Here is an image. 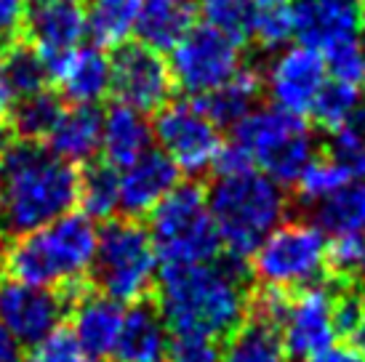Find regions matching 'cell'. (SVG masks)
<instances>
[{
  "instance_id": "7bdbcfd3",
  "label": "cell",
  "mask_w": 365,
  "mask_h": 362,
  "mask_svg": "<svg viewBox=\"0 0 365 362\" xmlns=\"http://www.w3.org/2000/svg\"><path fill=\"white\" fill-rule=\"evenodd\" d=\"M21 343L14 338V333L0 322V362H21Z\"/></svg>"
},
{
  "instance_id": "cb8c5ba5",
  "label": "cell",
  "mask_w": 365,
  "mask_h": 362,
  "mask_svg": "<svg viewBox=\"0 0 365 362\" xmlns=\"http://www.w3.org/2000/svg\"><path fill=\"white\" fill-rule=\"evenodd\" d=\"M264 88V78L251 67L235 75L232 81H227L222 88L211 90L203 99H195L200 104V110L211 118L216 128H235L256 110L259 96Z\"/></svg>"
},
{
  "instance_id": "60d3db41",
  "label": "cell",
  "mask_w": 365,
  "mask_h": 362,
  "mask_svg": "<svg viewBox=\"0 0 365 362\" xmlns=\"http://www.w3.org/2000/svg\"><path fill=\"white\" fill-rule=\"evenodd\" d=\"M27 0H0V43L14 41V35L24 27Z\"/></svg>"
},
{
  "instance_id": "4dcf8cb0",
  "label": "cell",
  "mask_w": 365,
  "mask_h": 362,
  "mask_svg": "<svg viewBox=\"0 0 365 362\" xmlns=\"http://www.w3.org/2000/svg\"><path fill=\"white\" fill-rule=\"evenodd\" d=\"M200 14L205 27L227 35L237 46L248 43L254 35L256 0H200Z\"/></svg>"
},
{
  "instance_id": "5bb4252c",
  "label": "cell",
  "mask_w": 365,
  "mask_h": 362,
  "mask_svg": "<svg viewBox=\"0 0 365 362\" xmlns=\"http://www.w3.org/2000/svg\"><path fill=\"white\" fill-rule=\"evenodd\" d=\"M70 309V296L53 288H38L19 280L0 285V322L19 343H35L59 328Z\"/></svg>"
},
{
  "instance_id": "6da1fadb",
  "label": "cell",
  "mask_w": 365,
  "mask_h": 362,
  "mask_svg": "<svg viewBox=\"0 0 365 362\" xmlns=\"http://www.w3.org/2000/svg\"><path fill=\"white\" fill-rule=\"evenodd\" d=\"M248 291L240 262H203L163 267L158 309L173 333L232 336L248 314Z\"/></svg>"
},
{
  "instance_id": "f6af8a7d",
  "label": "cell",
  "mask_w": 365,
  "mask_h": 362,
  "mask_svg": "<svg viewBox=\"0 0 365 362\" xmlns=\"http://www.w3.org/2000/svg\"><path fill=\"white\" fill-rule=\"evenodd\" d=\"M355 277L360 280V285L365 288V234H363V251H360V264H357Z\"/></svg>"
},
{
  "instance_id": "ee69618b",
  "label": "cell",
  "mask_w": 365,
  "mask_h": 362,
  "mask_svg": "<svg viewBox=\"0 0 365 362\" xmlns=\"http://www.w3.org/2000/svg\"><path fill=\"white\" fill-rule=\"evenodd\" d=\"M6 104H3V99H0V150L6 147V133H9V120H6Z\"/></svg>"
},
{
  "instance_id": "8992f818",
  "label": "cell",
  "mask_w": 365,
  "mask_h": 362,
  "mask_svg": "<svg viewBox=\"0 0 365 362\" xmlns=\"http://www.w3.org/2000/svg\"><path fill=\"white\" fill-rule=\"evenodd\" d=\"M147 232L163 267L213 262L222 248L208 197L195 184H179L150 213Z\"/></svg>"
},
{
  "instance_id": "e575fe53",
  "label": "cell",
  "mask_w": 365,
  "mask_h": 362,
  "mask_svg": "<svg viewBox=\"0 0 365 362\" xmlns=\"http://www.w3.org/2000/svg\"><path fill=\"white\" fill-rule=\"evenodd\" d=\"M323 59L331 81L349 83V86L365 83V46L360 43V38L331 46L328 51H323Z\"/></svg>"
},
{
  "instance_id": "f1b7e54d",
  "label": "cell",
  "mask_w": 365,
  "mask_h": 362,
  "mask_svg": "<svg viewBox=\"0 0 365 362\" xmlns=\"http://www.w3.org/2000/svg\"><path fill=\"white\" fill-rule=\"evenodd\" d=\"M64 104L53 90L43 88L27 99L11 104V128L19 133L21 141L48 139L53 125L59 123Z\"/></svg>"
},
{
  "instance_id": "d4e9b609",
  "label": "cell",
  "mask_w": 365,
  "mask_h": 362,
  "mask_svg": "<svg viewBox=\"0 0 365 362\" xmlns=\"http://www.w3.org/2000/svg\"><path fill=\"white\" fill-rule=\"evenodd\" d=\"M312 224L325 237H363L365 234V179L349 181L339 192L312 205Z\"/></svg>"
},
{
  "instance_id": "e0dca14e",
  "label": "cell",
  "mask_w": 365,
  "mask_h": 362,
  "mask_svg": "<svg viewBox=\"0 0 365 362\" xmlns=\"http://www.w3.org/2000/svg\"><path fill=\"white\" fill-rule=\"evenodd\" d=\"M182 171L160 150H147L120 171V211L128 219L150 216L176 187Z\"/></svg>"
},
{
  "instance_id": "7a4b0ae2",
  "label": "cell",
  "mask_w": 365,
  "mask_h": 362,
  "mask_svg": "<svg viewBox=\"0 0 365 362\" xmlns=\"http://www.w3.org/2000/svg\"><path fill=\"white\" fill-rule=\"evenodd\" d=\"M78 202V171L41 141L0 150V232L30 234L67 216Z\"/></svg>"
},
{
  "instance_id": "4fadbf2b",
  "label": "cell",
  "mask_w": 365,
  "mask_h": 362,
  "mask_svg": "<svg viewBox=\"0 0 365 362\" xmlns=\"http://www.w3.org/2000/svg\"><path fill=\"white\" fill-rule=\"evenodd\" d=\"M24 32L46 70L81 48L88 35V9L83 0H27Z\"/></svg>"
},
{
  "instance_id": "836d02e7",
  "label": "cell",
  "mask_w": 365,
  "mask_h": 362,
  "mask_svg": "<svg viewBox=\"0 0 365 362\" xmlns=\"http://www.w3.org/2000/svg\"><path fill=\"white\" fill-rule=\"evenodd\" d=\"M291 38H294L291 0H256L251 41H256L267 51H280Z\"/></svg>"
},
{
  "instance_id": "83f0119b",
  "label": "cell",
  "mask_w": 365,
  "mask_h": 362,
  "mask_svg": "<svg viewBox=\"0 0 365 362\" xmlns=\"http://www.w3.org/2000/svg\"><path fill=\"white\" fill-rule=\"evenodd\" d=\"M222 362H291L280 331L259 320L243 322L222 346Z\"/></svg>"
},
{
  "instance_id": "f546056e",
  "label": "cell",
  "mask_w": 365,
  "mask_h": 362,
  "mask_svg": "<svg viewBox=\"0 0 365 362\" xmlns=\"http://www.w3.org/2000/svg\"><path fill=\"white\" fill-rule=\"evenodd\" d=\"M139 0H93L88 9V35L93 38V46H120L128 41L136 24Z\"/></svg>"
},
{
  "instance_id": "44dd1931",
  "label": "cell",
  "mask_w": 365,
  "mask_h": 362,
  "mask_svg": "<svg viewBox=\"0 0 365 362\" xmlns=\"http://www.w3.org/2000/svg\"><path fill=\"white\" fill-rule=\"evenodd\" d=\"M104 112L88 104H72L61 112L48 136V150L70 165H88L102 152Z\"/></svg>"
},
{
  "instance_id": "2e32d148",
  "label": "cell",
  "mask_w": 365,
  "mask_h": 362,
  "mask_svg": "<svg viewBox=\"0 0 365 362\" xmlns=\"http://www.w3.org/2000/svg\"><path fill=\"white\" fill-rule=\"evenodd\" d=\"M291 24L299 46L323 53L360 35L363 9L357 0H291Z\"/></svg>"
},
{
  "instance_id": "d6986e66",
  "label": "cell",
  "mask_w": 365,
  "mask_h": 362,
  "mask_svg": "<svg viewBox=\"0 0 365 362\" xmlns=\"http://www.w3.org/2000/svg\"><path fill=\"white\" fill-rule=\"evenodd\" d=\"M48 78L59 86L67 101L96 107L112 90L110 56L99 46H81L67 53L59 64H53Z\"/></svg>"
},
{
  "instance_id": "ab89813d",
  "label": "cell",
  "mask_w": 365,
  "mask_h": 362,
  "mask_svg": "<svg viewBox=\"0 0 365 362\" xmlns=\"http://www.w3.org/2000/svg\"><path fill=\"white\" fill-rule=\"evenodd\" d=\"M363 237H334L328 242V269L339 277H352L360 264Z\"/></svg>"
},
{
  "instance_id": "d590c367",
  "label": "cell",
  "mask_w": 365,
  "mask_h": 362,
  "mask_svg": "<svg viewBox=\"0 0 365 362\" xmlns=\"http://www.w3.org/2000/svg\"><path fill=\"white\" fill-rule=\"evenodd\" d=\"M21 362H86V354H83L72 328L59 325L48 336H43L41 341L30 343Z\"/></svg>"
},
{
  "instance_id": "8d00e7d4",
  "label": "cell",
  "mask_w": 365,
  "mask_h": 362,
  "mask_svg": "<svg viewBox=\"0 0 365 362\" xmlns=\"http://www.w3.org/2000/svg\"><path fill=\"white\" fill-rule=\"evenodd\" d=\"M334 325L336 336L355 341L365 325V288L344 285L334 291Z\"/></svg>"
},
{
  "instance_id": "d6a6232c",
  "label": "cell",
  "mask_w": 365,
  "mask_h": 362,
  "mask_svg": "<svg viewBox=\"0 0 365 362\" xmlns=\"http://www.w3.org/2000/svg\"><path fill=\"white\" fill-rule=\"evenodd\" d=\"M349 181H355V179H352V173L346 171L341 162L336 160V157H331L328 152H325V155L317 152V157H314V160L307 165V171L302 173L296 190H299V197H302V200L314 205V202H320L323 197H328V195L339 192L341 187H346Z\"/></svg>"
},
{
  "instance_id": "681fc988",
  "label": "cell",
  "mask_w": 365,
  "mask_h": 362,
  "mask_svg": "<svg viewBox=\"0 0 365 362\" xmlns=\"http://www.w3.org/2000/svg\"><path fill=\"white\" fill-rule=\"evenodd\" d=\"M86 362H104V360H86Z\"/></svg>"
},
{
  "instance_id": "7402d4cb",
  "label": "cell",
  "mask_w": 365,
  "mask_h": 362,
  "mask_svg": "<svg viewBox=\"0 0 365 362\" xmlns=\"http://www.w3.org/2000/svg\"><path fill=\"white\" fill-rule=\"evenodd\" d=\"M195 0H139L133 32L155 51H171L195 27Z\"/></svg>"
},
{
  "instance_id": "484cf974",
  "label": "cell",
  "mask_w": 365,
  "mask_h": 362,
  "mask_svg": "<svg viewBox=\"0 0 365 362\" xmlns=\"http://www.w3.org/2000/svg\"><path fill=\"white\" fill-rule=\"evenodd\" d=\"M46 83L48 70L32 46L14 41L0 46V99L6 107L43 90Z\"/></svg>"
},
{
  "instance_id": "7c38bea8",
  "label": "cell",
  "mask_w": 365,
  "mask_h": 362,
  "mask_svg": "<svg viewBox=\"0 0 365 362\" xmlns=\"http://www.w3.org/2000/svg\"><path fill=\"white\" fill-rule=\"evenodd\" d=\"M325 83H328V67L323 53L299 43L277 51L264 70V86L272 99V107L299 118H304L312 110Z\"/></svg>"
},
{
  "instance_id": "30bf717a",
  "label": "cell",
  "mask_w": 365,
  "mask_h": 362,
  "mask_svg": "<svg viewBox=\"0 0 365 362\" xmlns=\"http://www.w3.org/2000/svg\"><path fill=\"white\" fill-rule=\"evenodd\" d=\"M168 67L173 86H179L192 99H203L243 70L240 46L222 32L200 24L173 46Z\"/></svg>"
},
{
  "instance_id": "f35d334b",
  "label": "cell",
  "mask_w": 365,
  "mask_h": 362,
  "mask_svg": "<svg viewBox=\"0 0 365 362\" xmlns=\"http://www.w3.org/2000/svg\"><path fill=\"white\" fill-rule=\"evenodd\" d=\"M288 309H291L288 291H280V288L262 285V291L248 299V314H251V320L264 322V325H269L274 331H280Z\"/></svg>"
},
{
  "instance_id": "b9f144b4",
  "label": "cell",
  "mask_w": 365,
  "mask_h": 362,
  "mask_svg": "<svg viewBox=\"0 0 365 362\" xmlns=\"http://www.w3.org/2000/svg\"><path fill=\"white\" fill-rule=\"evenodd\" d=\"M304 362H365L363 352L357 346H349V343H334L323 352L312 354L309 360Z\"/></svg>"
},
{
  "instance_id": "3957f363",
  "label": "cell",
  "mask_w": 365,
  "mask_h": 362,
  "mask_svg": "<svg viewBox=\"0 0 365 362\" xmlns=\"http://www.w3.org/2000/svg\"><path fill=\"white\" fill-rule=\"evenodd\" d=\"M99 245V229L86 213H67L48 227L21 234L9 248L6 267L11 280L64 288L67 296L81 293V282L91 274Z\"/></svg>"
},
{
  "instance_id": "ba28073f",
  "label": "cell",
  "mask_w": 365,
  "mask_h": 362,
  "mask_svg": "<svg viewBox=\"0 0 365 362\" xmlns=\"http://www.w3.org/2000/svg\"><path fill=\"white\" fill-rule=\"evenodd\" d=\"M328 269V237L312 222H283L251 256V272L262 285L304 291Z\"/></svg>"
},
{
  "instance_id": "7dc6e473",
  "label": "cell",
  "mask_w": 365,
  "mask_h": 362,
  "mask_svg": "<svg viewBox=\"0 0 365 362\" xmlns=\"http://www.w3.org/2000/svg\"><path fill=\"white\" fill-rule=\"evenodd\" d=\"M355 341H357V349H360V352H363V357H365V325H363V331H360V336H357Z\"/></svg>"
},
{
  "instance_id": "ffe728a7",
  "label": "cell",
  "mask_w": 365,
  "mask_h": 362,
  "mask_svg": "<svg viewBox=\"0 0 365 362\" xmlns=\"http://www.w3.org/2000/svg\"><path fill=\"white\" fill-rule=\"evenodd\" d=\"M171 346V328L160 309L150 301H139L125 309L120 338L115 343V362H165Z\"/></svg>"
},
{
  "instance_id": "ac0fdd59",
  "label": "cell",
  "mask_w": 365,
  "mask_h": 362,
  "mask_svg": "<svg viewBox=\"0 0 365 362\" xmlns=\"http://www.w3.org/2000/svg\"><path fill=\"white\" fill-rule=\"evenodd\" d=\"M125 309L104 293H78L72 296V333L88 360L112 357L120 338Z\"/></svg>"
},
{
  "instance_id": "9c48e42d",
  "label": "cell",
  "mask_w": 365,
  "mask_h": 362,
  "mask_svg": "<svg viewBox=\"0 0 365 362\" xmlns=\"http://www.w3.org/2000/svg\"><path fill=\"white\" fill-rule=\"evenodd\" d=\"M153 136L160 144L163 155H168L173 165L187 176L213 171L224 147L219 128L195 99L168 101L163 110H158Z\"/></svg>"
},
{
  "instance_id": "603a6c76",
  "label": "cell",
  "mask_w": 365,
  "mask_h": 362,
  "mask_svg": "<svg viewBox=\"0 0 365 362\" xmlns=\"http://www.w3.org/2000/svg\"><path fill=\"white\" fill-rule=\"evenodd\" d=\"M153 123L147 120V115L133 110L128 104H112L104 112L102 123V152L104 162H110L115 168H125L128 162L142 157L147 150H153Z\"/></svg>"
},
{
  "instance_id": "277c9868",
  "label": "cell",
  "mask_w": 365,
  "mask_h": 362,
  "mask_svg": "<svg viewBox=\"0 0 365 362\" xmlns=\"http://www.w3.org/2000/svg\"><path fill=\"white\" fill-rule=\"evenodd\" d=\"M205 197L227 259L240 264L251 262L264 237L277 229L288 213L285 190L256 168L216 176Z\"/></svg>"
},
{
  "instance_id": "5b68a950",
  "label": "cell",
  "mask_w": 365,
  "mask_h": 362,
  "mask_svg": "<svg viewBox=\"0 0 365 362\" xmlns=\"http://www.w3.org/2000/svg\"><path fill=\"white\" fill-rule=\"evenodd\" d=\"M232 144L256 171L267 173L280 187L299 184L307 165L317 157L314 136L304 118L277 107H256L240 125H235Z\"/></svg>"
},
{
  "instance_id": "bcb514c9",
  "label": "cell",
  "mask_w": 365,
  "mask_h": 362,
  "mask_svg": "<svg viewBox=\"0 0 365 362\" xmlns=\"http://www.w3.org/2000/svg\"><path fill=\"white\" fill-rule=\"evenodd\" d=\"M6 256H9V245H6V237H3V232H0V269L6 267Z\"/></svg>"
},
{
  "instance_id": "1f68e13d",
  "label": "cell",
  "mask_w": 365,
  "mask_h": 362,
  "mask_svg": "<svg viewBox=\"0 0 365 362\" xmlns=\"http://www.w3.org/2000/svg\"><path fill=\"white\" fill-rule=\"evenodd\" d=\"M363 104V93H360V86H349V83H339L331 81L323 86L320 96L314 99L312 110V120L331 133L336 128H341L352 115L357 112V107Z\"/></svg>"
},
{
  "instance_id": "52a82bcc",
  "label": "cell",
  "mask_w": 365,
  "mask_h": 362,
  "mask_svg": "<svg viewBox=\"0 0 365 362\" xmlns=\"http://www.w3.org/2000/svg\"><path fill=\"white\" fill-rule=\"evenodd\" d=\"M158 253L150 232L133 219L107 222L99 229L91 277L99 293L120 304H139L158 282Z\"/></svg>"
},
{
  "instance_id": "8fae6325",
  "label": "cell",
  "mask_w": 365,
  "mask_h": 362,
  "mask_svg": "<svg viewBox=\"0 0 365 362\" xmlns=\"http://www.w3.org/2000/svg\"><path fill=\"white\" fill-rule=\"evenodd\" d=\"M112 93L139 112H158L171 101L173 75L160 51L139 41L120 43L110 56Z\"/></svg>"
},
{
  "instance_id": "9a60e30c",
  "label": "cell",
  "mask_w": 365,
  "mask_h": 362,
  "mask_svg": "<svg viewBox=\"0 0 365 362\" xmlns=\"http://www.w3.org/2000/svg\"><path fill=\"white\" fill-rule=\"evenodd\" d=\"M280 338L288 357L299 362L334 346L339 338L334 325V291L312 285L291 299V309L280 325Z\"/></svg>"
},
{
  "instance_id": "74e56055",
  "label": "cell",
  "mask_w": 365,
  "mask_h": 362,
  "mask_svg": "<svg viewBox=\"0 0 365 362\" xmlns=\"http://www.w3.org/2000/svg\"><path fill=\"white\" fill-rule=\"evenodd\" d=\"M165 362H222V343L211 336L176 333V338H171Z\"/></svg>"
},
{
  "instance_id": "4316f807",
  "label": "cell",
  "mask_w": 365,
  "mask_h": 362,
  "mask_svg": "<svg viewBox=\"0 0 365 362\" xmlns=\"http://www.w3.org/2000/svg\"><path fill=\"white\" fill-rule=\"evenodd\" d=\"M78 205L91 222H110L120 211V173L110 162H88L78 173Z\"/></svg>"
},
{
  "instance_id": "c3c4849f",
  "label": "cell",
  "mask_w": 365,
  "mask_h": 362,
  "mask_svg": "<svg viewBox=\"0 0 365 362\" xmlns=\"http://www.w3.org/2000/svg\"><path fill=\"white\" fill-rule=\"evenodd\" d=\"M363 32H365V6H363Z\"/></svg>"
}]
</instances>
